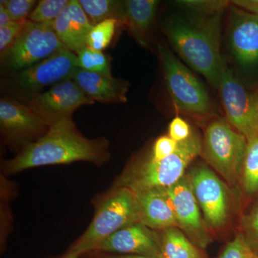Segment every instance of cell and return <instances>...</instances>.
I'll return each mask as SVG.
<instances>
[{
    "label": "cell",
    "mask_w": 258,
    "mask_h": 258,
    "mask_svg": "<svg viewBox=\"0 0 258 258\" xmlns=\"http://www.w3.org/2000/svg\"><path fill=\"white\" fill-rule=\"evenodd\" d=\"M188 175L205 223L213 229L221 228L227 223L230 213V200L225 184L205 166H196Z\"/></svg>",
    "instance_id": "cell-10"
},
{
    "label": "cell",
    "mask_w": 258,
    "mask_h": 258,
    "mask_svg": "<svg viewBox=\"0 0 258 258\" xmlns=\"http://www.w3.org/2000/svg\"><path fill=\"white\" fill-rule=\"evenodd\" d=\"M253 254L243 235L239 234L225 246L217 258H250Z\"/></svg>",
    "instance_id": "cell-29"
},
{
    "label": "cell",
    "mask_w": 258,
    "mask_h": 258,
    "mask_svg": "<svg viewBox=\"0 0 258 258\" xmlns=\"http://www.w3.org/2000/svg\"><path fill=\"white\" fill-rule=\"evenodd\" d=\"M178 144L169 136H162L154 142L151 157L154 160H162L175 152Z\"/></svg>",
    "instance_id": "cell-30"
},
{
    "label": "cell",
    "mask_w": 258,
    "mask_h": 258,
    "mask_svg": "<svg viewBox=\"0 0 258 258\" xmlns=\"http://www.w3.org/2000/svg\"><path fill=\"white\" fill-rule=\"evenodd\" d=\"M13 22L9 13L7 11L4 5L0 4V28L6 26Z\"/></svg>",
    "instance_id": "cell-34"
},
{
    "label": "cell",
    "mask_w": 258,
    "mask_h": 258,
    "mask_svg": "<svg viewBox=\"0 0 258 258\" xmlns=\"http://www.w3.org/2000/svg\"><path fill=\"white\" fill-rule=\"evenodd\" d=\"M4 5L10 18L14 22H23L28 20L34 7L37 4L35 0H9L0 2Z\"/></svg>",
    "instance_id": "cell-28"
},
{
    "label": "cell",
    "mask_w": 258,
    "mask_h": 258,
    "mask_svg": "<svg viewBox=\"0 0 258 258\" xmlns=\"http://www.w3.org/2000/svg\"><path fill=\"white\" fill-rule=\"evenodd\" d=\"M192 132L189 123L181 117H175L169 123V136L177 143L189 139Z\"/></svg>",
    "instance_id": "cell-32"
},
{
    "label": "cell",
    "mask_w": 258,
    "mask_h": 258,
    "mask_svg": "<svg viewBox=\"0 0 258 258\" xmlns=\"http://www.w3.org/2000/svg\"><path fill=\"white\" fill-rule=\"evenodd\" d=\"M28 20L23 22H12L9 25L0 28V51L6 50L13 43Z\"/></svg>",
    "instance_id": "cell-31"
},
{
    "label": "cell",
    "mask_w": 258,
    "mask_h": 258,
    "mask_svg": "<svg viewBox=\"0 0 258 258\" xmlns=\"http://www.w3.org/2000/svg\"><path fill=\"white\" fill-rule=\"evenodd\" d=\"M0 128L7 143L24 149L45 135L49 126L31 107L3 98L0 101Z\"/></svg>",
    "instance_id": "cell-11"
},
{
    "label": "cell",
    "mask_w": 258,
    "mask_h": 258,
    "mask_svg": "<svg viewBox=\"0 0 258 258\" xmlns=\"http://www.w3.org/2000/svg\"><path fill=\"white\" fill-rule=\"evenodd\" d=\"M93 26L78 0H69L53 23L59 40L75 53L86 46V40Z\"/></svg>",
    "instance_id": "cell-17"
},
{
    "label": "cell",
    "mask_w": 258,
    "mask_h": 258,
    "mask_svg": "<svg viewBox=\"0 0 258 258\" xmlns=\"http://www.w3.org/2000/svg\"><path fill=\"white\" fill-rule=\"evenodd\" d=\"M231 4L249 13L258 14V0H235L231 1Z\"/></svg>",
    "instance_id": "cell-33"
},
{
    "label": "cell",
    "mask_w": 258,
    "mask_h": 258,
    "mask_svg": "<svg viewBox=\"0 0 258 258\" xmlns=\"http://www.w3.org/2000/svg\"><path fill=\"white\" fill-rule=\"evenodd\" d=\"M73 80L93 101L118 103L127 101L129 83L125 80L89 72L79 68Z\"/></svg>",
    "instance_id": "cell-18"
},
{
    "label": "cell",
    "mask_w": 258,
    "mask_h": 258,
    "mask_svg": "<svg viewBox=\"0 0 258 258\" xmlns=\"http://www.w3.org/2000/svg\"><path fill=\"white\" fill-rule=\"evenodd\" d=\"M94 252L163 257L160 235L141 222L126 226L107 237Z\"/></svg>",
    "instance_id": "cell-15"
},
{
    "label": "cell",
    "mask_w": 258,
    "mask_h": 258,
    "mask_svg": "<svg viewBox=\"0 0 258 258\" xmlns=\"http://www.w3.org/2000/svg\"><path fill=\"white\" fill-rule=\"evenodd\" d=\"M69 0L39 1L28 19L35 23H53Z\"/></svg>",
    "instance_id": "cell-25"
},
{
    "label": "cell",
    "mask_w": 258,
    "mask_h": 258,
    "mask_svg": "<svg viewBox=\"0 0 258 258\" xmlns=\"http://www.w3.org/2000/svg\"><path fill=\"white\" fill-rule=\"evenodd\" d=\"M244 238L254 254H258V202L251 211L244 217Z\"/></svg>",
    "instance_id": "cell-27"
},
{
    "label": "cell",
    "mask_w": 258,
    "mask_h": 258,
    "mask_svg": "<svg viewBox=\"0 0 258 258\" xmlns=\"http://www.w3.org/2000/svg\"><path fill=\"white\" fill-rule=\"evenodd\" d=\"M217 89L227 121L247 140L258 137V93L244 87L227 66Z\"/></svg>",
    "instance_id": "cell-8"
},
{
    "label": "cell",
    "mask_w": 258,
    "mask_h": 258,
    "mask_svg": "<svg viewBox=\"0 0 258 258\" xmlns=\"http://www.w3.org/2000/svg\"><path fill=\"white\" fill-rule=\"evenodd\" d=\"M170 198L178 227L198 248L205 249L211 242L193 192L189 175H184L175 184L166 188Z\"/></svg>",
    "instance_id": "cell-14"
},
{
    "label": "cell",
    "mask_w": 258,
    "mask_h": 258,
    "mask_svg": "<svg viewBox=\"0 0 258 258\" xmlns=\"http://www.w3.org/2000/svg\"><path fill=\"white\" fill-rule=\"evenodd\" d=\"M79 256L76 254L66 253V255L63 256L62 258H79Z\"/></svg>",
    "instance_id": "cell-36"
},
{
    "label": "cell",
    "mask_w": 258,
    "mask_h": 258,
    "mask_svg": "<svg viewBox=\"0 0 258 258\" xmlns=\"http://www.w3.org/2000/svg\"><path fill=\"white\" fill-rule=\"evenodd\" d=\"M161 248L164 258H204L193 242L178 227L162 230Z\"/></svg>",
    "instance_id": "cell-20"
},
{
    "label": "cell",
    "mask_w": 258,
    "mask_h": 258,
    "mask_svg": "<svg viewBox=\"0 0 258 258\" xmlns=\"http://www.w3.org/2000/svg\"><path fill=\"white\" fill-rule=\"evenodd\" d=\"M158 52L166 88L176 109L194 118L210 116L211 98L203 83L166 45L159 44Z\"/></svg>",
    "instance_id": "cell-5"
},
{
    "label": "cell",
    "mask_w": 258,
    "mask_h": 258,
    "mask_svg": "<svg viewBox=\"0 0 258 258\" xmlns=\"http://www.w3.org/2000/svg\"><path fill=\"white\" fill-rule=\"evenodd\" d=\"M139 221L153 230L178 227L174 208L166 188L133 192Z\"/></svg>",
    "instance_id": "cell-16"
},
{
    "label": "cell",
    "mask_w": 258,
    "mask_h": 258,
    "mask_svg": "<svg viewBox=\"0 0 258 258\" xmlns=\"http://www.w3.org/2000/svg\"><path fill=\"white\" fill-rule=\"evenodd\" d=\"M79 2L93 25L111 19L118 20L121 25H124V1L79 0Z\"/></svg>",
    "instance_id": "cell-21"
},
{
    "label": "cell",
    "mask_w": 258,
    "mask_h": 258,
    "mask_svg": "<svg viewBox=\"0 0 258 258\" xmlns=\"http://www.w3.org/2000/svg\"><path fill=\"white\" fill-rule=\"evenodd\" d=\"M76 54L79 69L111 77V58L102 51L85 46Z\"/></svg>",
    "instance_id": "cell-23"
},
{
    "label": "cell",
    "mask_w": 258,
    "mask_h": 258,
    "mask_svg": "<svg viewBox=\"0 0 258 258\" xmlns=\"http://www.w3.org/2000/svg\"><path fill=\"white\" fill-rule=\"evenodd\" d=\"M223 13L185 11L168 17L163 25L164 33L179 57L216 89L227 66L220 52Z\"/></svg>",
    "instance_id": "cell-1"
},
{
    "label": "cell",
    "mask_w": 258,
    "mask_h": 258,
    "mask_svg": "<svg viewBox=\"0 0 258 258\" xmlns=\"http://www.w3.org/2000/svg\"><path fill=\"white\" fill-rule=\"evenodd\" d=\"M228 10V45L231 55L241 69H256L258 66V14L232 4Z\"/></svg>",
    "instance_id": "cell-13"
},
{
    "label": "cell",
    "mask_w": 258,
    "mask_h": 258,
    "mask_svg": "<svg viewBox=\"0 0 258 258\" xmlns=\"http://www.w3.org/2000/svg\"><path fill=\"white\" fill-rule=\"evenodd\" d=\"M257 93H258V91H257Z\"/></svg>",
    "instance_id": "cell-38"
},
{
    "label": "cell",
    "mask_w": 258,
    "mask_h": 258,
    "mask_svg": "<svg viewBox=\"0 0 258 258\" xmlns=\"http://www.w3.org/2000/svg\"><path fill=\"white\" fill-rule=\"evenodd\" d=\"M202 153L201 138L198 133L192 132L189 139L178 144L175 152L169 157L157 161L150 155L134 162L115 181L113 189L126 188L137 192L170 187L185 175L187 166Z\"/></svg>",
    "instance_id": "cell-3"
},
{
    "label": "cell",
    "mask_w": 258,
    "mask_h": 258,
    "mask_svg": "<svg viewBox=\"0 0 258 258\" xmlns=\"http://www.w3.org/2000/svg\"><path fill=\"white\" fill-rule=\"evenodd\" d=\"M137 222L140 221L134 193L126 188L113 189L100 205L87 230L68 253L80 257L94 252L107 237Z\"/></svg>",
    "instance_id": "cell-4"
},
{
    "label": "cell",
    "mask_w": 258,
    "mask_h": 258,
    "mask_svg": "<svg viewBox=\"0 0 258 258\" xmlns=\"http://www.w3.org/2000/svg\"><path fill=\"white\" fill-rule=\"evenodd\" d=\"M66 47L59 40L53 23H35L28 20L13 43L1 53L8 69L21 71Z\"/></svg>",
    "instance_id": "cell-7"
},
{
    "label": "cell",
    "mask_w": 258,
    "mask_h": 258,
    "mask_svg": "<svg viewBox=\"0 0 258 258\" xmlns=\"http://www.w3.org/2000/svg\"><path fill=\"white\" fill-rule=\"evenodd\" d=\"M250 258H258V254H253V255Z\"/></svg>",
    "instance_id": "cell-37"
},
{
    "label": "cell",
    "mask_w": 258,
    "mask_h": 258,
    "mask_svg": "<svg viewBox=\"0 0 258 258\" xmlns=\"http://www.w3.org/2000/svg\"><path fill=\"white\" fill-rule=\"evenodd\" d=\"M176 4L179 5V8L185 11L212 14V13L224 12L225 10L228 9L231 3L230 1H220H220L182 0V1H176Z\"/></svg>",
    "instance_id": "cell-26"
},
{
    "label": "cell",
    "mask_w": 258,
    "mask_h": 258,
    "mask_svg": "<svg viewBox=\"0 0 258 258\" xmlns=\"http://www.w3.org/2000/svg\"><path fill=\"white\" fill-rule=\"evenodd\" d=\"M121 24L118 20L111 19L93 25L86 40V46L93 50L102 51L111 43L114 36L115 29Z\"/></svg>",
    "instance_id": "cell-24"
},
{
    "label": "cell",
    "mask_w": 258,
    "mask_h": 258,
    "mask_svg": "<svg viewBox=\"0 0 258 258\" xmlns=\"http://www.w3.org/2000/svg\"><path fill=\"white\" fill-rule=\"evenodd\" d=\"M94 102L71 79L32 96L28 106L50 126L64 118H72L76 110Z\"/></svg>",
    "instance_id": "cell-12"
},
{
    "label": "cell",
    "mask_w": 258,
    "mask_h": 258,
    "mask_svg": "<svg viewBox=\"0 0 258 258\" xmlns=\"http://www.w3.org/2000/svg\"><path fill=\"white\" fill-rule=\"evenodd\" d=\"M77 54L66 47L40 62L19 71L15 86L30 96L41 93L44 88L74 79L79 69Z\"/></svg>",
    "instance_id": "cell-9"
},
{
    "label": "cell",
    "mask_w": 258,
    "mask_h": 258,
    "mask_svg": "<svg viewBox=\"0 0 258 258\" xmlns=\"http://www.w3.org/2000/svg\"><path fill=\"white\" fill-rule=\"evenodd\" d=\"M103 258H163V257H146V256L134 255V254H121L116 256H106Z\"/></svg>",
    "instance_id": "cell-35"
},
{
    "label": "cell",
    "mask_w": 258,
    "mask_h": 258,
    "mask_svg": "<svg viewBox=\"0 0 258 258\" xmlns=\"http://www.w3.org/2000/svg\"><path fill=\"white\" fill-rule=\"evenodd\" d=\"M240 178L246 194L258 192V137L247 140Z\"/></svg>",
    "instance_id": "cell-22"
},
{
    "label": "cell",
    "mask_w": 258,
    "mask_h": 258,
    "mask_svg": "<svg viewBox=\"0 0 258 258\" xmlns=\"http://www.w3.org/2000/svg\"><path fill=\"white\" fill-rule=\"evenodd\" d=\"M124 25L142 46L147 47L149 34L155 20L160 2L157 0L124 1Z\"/></svg>",
    "instance_id": "cell-19"
},
{
    "label": "cell",
    "mask_w": 258,
    "mask_h": 258,
    "mask_svg": "<svg viewBox=\"0 0 258 258\" xmlns=\"http://www.w3.org/2000/svg\"><path fill=\"white\" fill-rule=\"evenodd\" d=\"M110 157L106 139L83 137L72 118H64L49 126L35 142L24 148L3 165L5 174H13L31 168L86 161L101 165Z\"/></svg>",
    "instance_id": "cell-2"
},
{
    "label": "cell",
    "mask_w": 258,
    "mask_h": 258,
    "mask_svg": "<svg viewBox=\"0 0 258 258\" xmlns=\"http://www.w3.org/2000/svg\"><path fill=\"white\" fill-rule=\"evenodd\" d=\"M247 139L227 120L215 119L205 130L203 153L208 162L231 185L242 173Z\"/></svg>",
    "instance_id": "cell-6"
}]
</instances>
